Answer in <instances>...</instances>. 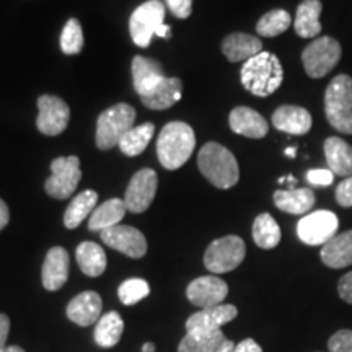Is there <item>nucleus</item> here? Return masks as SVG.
<instances>
[{
	"label": "nucleus",
	"instance_id": "f3484780",
	"mask_svg": "<svg viewBox=\"0 0 352 352\" xmlns=\"http://www.w3.org/2000/svg\"><path fill=\"white\" fill-rule=\"evenodd\" d=\"M101 308H103V302L98 294L94 290H87L69 302L67 316L78 327H90V324L98 323L101 318Z\"/></svg>",
	"mask_w": 352,
	"mask_h": 352
},
{
	"label": "nucleus",
	"instance_id": "a878e982",
	"mask_svg": "<svg viewBox=\"0 0 352 352\" xmlns=\"http://www.w3.org/2000/svg\"><path fill=\"white\" fill-rule=\"evenodd\" d=\"M126 210L124 199L113 197V199L104 201L91 212L90 220H88V228L91 232H103L107 228L120 226L122 217L126 215Z\"/></svg>",
	"mask_w": 352,
	"mask_h": 352
},
{
	"label": "nucleus",
	"instance_id": "412c9836",
	"mask_svg": "<svg viewBox=\"0 0 352 352\" xmlns=\"http://www.w3.org/2000/svg\"><path fill=\"white\" fill-rule=\"evenodd\" d=\"M164 78L165 72L160 63L144 56H135L132 59V82H134V90L138 91L139 96L148 94Z\"/></svg>",
	"mask_w": 352,
	"mask_h": 352
},
{
	"label": "nucleus",
	"instance_id": "a211bd4d",
	"mask_svg": "<svg viewBox=\"0 0 352 352\" xmlns=\"http://www.w3.org/2000/svg\"><path fill=\"white\" fill-rule=\"evenodd\" d=\"M228 124L235 134L250 139H263L270 131V124L254 109L248 107H236L228 116Z\"/></svg>",
	"mask_w": 352,
	"mask_h": 352
},
{
	"label": "nucleus",
	"instance_id": "8fccbe9b",
	"mask_svg": "<svg viewBox=\"0 0 352 352\" xmlns=\"http://www.w3.org/2000/svg\"><path fill=\"white\" fill-rule=\"evenodd\" d=\"M285 155L290 157V158H294V157H296V148H294V147L285 148Z\"/></svg>",
	"mask_w": 352,
	"mask_h": 352
},
{
	"label": "nucleus",
	"instance_id": "1a4fd4ad",
	"mask_svg": "<svg viewBox=\"0 0 352 352\" xmlns=\"http://www.w3.org/2000/svg\"><path fill=\"white\" fill-rule=\"evenodd\" d=\"M165 23V6L160 0H148L135 8L129 20L132 41L139 47H147L157 30Z\"/></svg>",
	"mask_w": 352,
	"mask_h": 352
},
{
	"label": "nucleus",
	"instance_id": "dca6fc26",
	"mask_svg": "<svg viewBox=\"0 0 352 352\" xmlns=\"http://www.w3.org/2000/svg\"><path fill=\"white\" fill-rule=\"evenodd\" d=\"M70 258L63 246H54L47 252L43 263L41 279L46 290H59L69 279Z\"/></svg>",
	"mask_w": 352,
	"mask_h": 352
},
{
	"label": "nucleus",
	"instance_id": "c756f323",
	"mask_svg": "<svg viewBox=\"0 0 352 352\" xmlns=\"http://www.w3.org/2000/svg\"><path fill=\"white\" fill-rule=\"evenodd\" d=\"M122 331H124V321L118 311H108L98 320L95 327V342L100 347L109 349L120 342Z\"/></svg>",
	"mask_w": 352,
	"mask_h": 352
},
{
	"label": "nucleus",
	"instance_id": "6ab92c4d",
	"mask_svg": "<svg viewBox=\"0 0 352 352\" xmlns=\"http://www.w3.org/2000/svg\"><path fill=\"white\" fill-rule=\"evenodd\" d=\"M314 120L311 114L302 107H294V104H284L279 107L272 114V126L277 131L287 132L292 135H303L311 129Z\"/></svg>",
	"mask_w": 352,
	"mask_h": 352
},
{
	"label": "nucleus",
	"instance_id": "de8ad7c7",
	"mask_svg": "<svg viewBox=\"0 0 352 352\" xmlns=\"http://www.w3.org/2000/svg\"><path fill=\"white\" fill-rule=\"evenodd\" d=\"M142 352H155V344H153V342H145Z\"/></svg>",
	"mask_w": 352,
	"mask_h": 352
},
{
	"label": "nucleus",
	"instance_id": "aec40b11",
	"mask_svg": "<svg viewBox=\"0 0 352 352\" xmlns=\"http://www.w3.org/2000/svg\"><path fill=\"white\" fill-rule=\"evenodd\" d=\"M182 95L183 82L178 77H165L148 94L140 96V100L148 109L162 111V109H168L178 103L182 100Z\"/></svg>",
	"mask_w": 352,
	"mask_h": 352
},
{
	"label": "nucleus",
	"instance_id": "79ce46f5",
	"mask_svg": "<svg viewBox=\"0 0 352 352\" xmlns=\"http://www.w3.org/2000/svg\"><path fill=\"white\" fill-rule=\"evenodd\" d=\"M8 333H10V318L7 315L0 314V352L7 347Z\"/></svg>",
	"mask_w": 352,
	"mask_h": 352
},
{
	"label": "nucleus",
	"instance_id": "473e14b6",
	"mask_svg": "<svg viewBox=\"0 0 352 352\" xmlns=\"http://www.w3.org/2000/svg\"><path fill=\"white\" fill-rule=\"evenodd\" d=\"M153 132H155V126L152 122H145V124L134 126L127 132L124 138L121 139V142L118 147L121 148V152L127 157H135L140 155L145 148H147L148 142L153 138Z\"/></svg>",
	"mask_w": 352,
	"mask_h": 352
},
{
	"label": "nucleus",
	"instance_id": "9d476101",
	"mask_svg": "<svg viewBox=\"0 0 352 352\" xmlns=\"http://www.w3.org/2000/svg\"><path fill=\"white\" fill-rule=\"evenodd\" d=\"M340 220L331 210H315L298 220L297 235L305 245L318 246L328 243L338 235Z\"/></svg>",
	"mask_w": 352,
	"mask_h": 352
},
{
	"label": "nucleus",
	"instance_id": "37998d69",
	"mask_svg": "<svg viewBox=\"0 0 352 352\" xmlns=\"http://www.w3.org/2000/svg\"><path fill=\"white\" fill-rule=\"evenodd\" d=\"M233 352H263V349L256 341L252 340V338H246V340H243L235 346Z\"/></svg>",
	"mask_w": 352,
	"mask_h": 352
},
{
	"label": "nucleus",
	"instance_id": "393cba45",
	"mask_svg": "<svg viewBox=\"0 0 352 352\" xmlns=\"http://www.w3.org/2000/svg\"><path fill=\"white\" fill-rule=\"evenodd\" d=\"M324 157L329 170L338 176H352V147L340 138L324 140Z\"/></svg>",
	"mask_w": 352,
	"mask_h": 352
},
{
	"label": "nucleus",
	"instance_id": "cd10ccee",
	"mask_svg": "<svg viewBox=\"0 0 352 352\" xmlns=\"http://www.w3.org/2000/svg\"><path fill=\"white\" fill-rule=\"evenodd\" d=\"M76 258L78 267L88 277H98L107 270V253L95 241H83L78 245Z\"/></svg>",
	"mask_w": 352,
	"mask_h": 352
},
{
	"label": "nucleus",
	"instance_id": "a19ab883",
	"mask_svg": "<svg viewBox=\"0 0 352 352\" xmlns=\"http://www.w3.org/2000/svg\"><path fill=\"white\" fill-rule=\"evenodd\" d=\"M338 292L342 300L352 305V272H347L346 276L341 277L340 284H338Z\"/></svg>",
	"mask_w": 352,
	"mask_h": 352
},
{
	"label": "nucleus",
	"instance_id": "49530a36",
	"mask_svg": "<svg viewBox=\"0 0 352 352\" xmlns=\"http://www.w3.org/2000/svg\"><path fill=\"white\" fill-rule=\"evenodd\" d=\"M233 349H235V344H233L230 340H227L222 346H220V349L217 352H233Z\"/></svg>",
	"mask_w": 352,
	"mask_h": 352
},
{
	"label": "nucleus",
	"instance_id": "7c9ffc66",
	"mask_svg": "<svg viewBox=\"0 0 352 352\" xmlns=\"http://www.w3.org/2000/svg\"><path fill=\"white\" fill-rule=\"evenodd\" d=\"M226 341L222 329L212 333H188L179 342L178 352H217Z\"/></svg>",
	"mask_w": 352,
	"mask_h": 352
},
{
	"label": "nucleus",
	"instance_id": "6e6552de",
	"mask_svg": "<svg viewBox=\"0 0 352 352\" xmlns=\"http://www.w3.org/2000/svg\"><path fill=\"white\" fill-rule=\"evenodd\" d=\"M82 179L78 157H59L51 162V176L44 183L47 196L54 199H67L74 195Z\"/></svg>",
	"mask_w": 352,
	"mask_h": 352
},
{
	"label": "nucleus",
	"instance_id": "ddd939ff",
	"mask_svg": "<svg viewBox=\"0 0 352 352\" xmlns=\"http://www.w3.org/2000/svg\"><path fill=\"white\" fill-rule=\"evenodd\" d=\"M103 243L126 256L139 259L147 253V240L144 233L129 226H114L100 232Z\"/></svg>",
	"mask_w": 352,
	"mask_h": 352
},
{
	"label": "nucleus",
	"instance_id": "4468645a",
	"mask_svg": "<svg viewBox=\"0 0 352 352\" xmlns=\"http://www.w3.org/2000/svg\"><path fill=\"white\" fill-rule=\"evenodd\" d=\"M188 300L199 308L222 305L228 296V285L217 276H202L192 280L186 289Z\"/></svg>",
	"mask_w": 352,
	"mask_h": 352
},
{
	"label": "nucleus",
	"instance_id": "39448f33",
	"mask_svg": "<svg viewBox=\"0 0 352 352\" xmlns=\"http://www.w3.org/2000/svg\"><path fill=\"white\" fill-rule=\"evenodd\" d=\"M135 109L127 103H118L104 109L96 121V147L100 151L120 145L121 139L134 127Z\"/></svg>",
	"mask_w": 352,
	"mask_h": 352
},
{
	"label": "nucleus",
	"instance_id": "e433bc0d",
	"mask_svg": "<svg viewBox=\"0 0 352 352\" xmlns=\"http://www.w3.org/2000/svg\"><path fill=\"white\" fill-rule=\"evenodd\" d=\"M329 352H352V329H341L328 341Z\"/></svg>",
	"mask_w": 352,
	"mask_h": 352
},
{
	"label": "nucleus",
	"instance_id": "c85d7f7f",
	"mask_svg": "<svg viewBox=\"0 0 352 352\" xmlns=\"http://www.w3.org/2000/svg\"><path fill=\"white\" fill-rule=\"evenodd\" d=\"M96 202H98V195L94 189H85L80 195H77L65 209L64 226L70 230L77 228L96 209Z\"/></svg>",
	"mask_w": 352,
	"mask_h": 352
},
{
	"label": "nucleus",
	"instance_id": "7ed1b4c3",
	"mask_svg": "<svg viewBox=\"0 0 352 352\" xmlns=\"http://www.w3.org/2000/svg\"><path fill=\"white\" fill-rule=\"evenodd\" d=\"M197 166L204 178L219 189L233 188L240 179V168L235 155L217 142H208L201 148Z\"/></svg>",
	"mask_w": 352,
	"mask_h": 352
},
{
	"label": "nucleus",
	"instance_id": "2f4dec72",
	"mask_svg": "<svg viewBox=\"0 0 352 352\" xmlns=\"http://www.w3.org/2000/svg\"><path fill=\"white\" fill-rule=\"evenodd\" d=\"M253 240L263 250H272L279 245L280 228L271 214H259L254 219Z\"/></svg>",
	"mask_w": 352,
	"mask_h": 352
},
{
	"label": "nucleus",
	"instance_id": "f8f14e48",
	"mask_svg": "<svg viewBox=\"0 0 352 352\" xmlns=\"http://www.w3.org/2000/svg\"><path fill=\"white\" fill-rule=\"evenodd\" d=\"M38 131L44 135H59L67 129L70 108L63 98L54 95H41L38 98Z\"/></svg>",
	"mask_w": 352,
	"mask_h": 352
},
{
	"label": "nucleus",
	"instance_id": "bb28decb",
	"mask_svg": "<svg viewBox=\"0 0 352 352\" xmlns=\"http://www.w3.org/2000/svg\"><path fill=\"white\" fill-rule=\"evenodd\" d=\"M323 10V3L320 0H303L297 7L294 28L300 38H315L321 33L320 15Z\"/></svg>",
	"mask_w": 352,
	"mask_h": 352
},
{
	"label": "nucleus",
	"instance_id": "58836bf2",
	"mask_svg": "<svg viewBox=\"0 0 352 352\" xmlns=\"http://www.w3.org/2000/svg\"><path fill=\"white\" fill-rule=\"evenodd\" d=\"M336 201L342 208H352V176H347L338 184Z\"/></svg>",
	"mask_w": 352,
	"mask_h": 352
},
{
	"label": "nucleus",
	"instance_id": "0eeeda50",
	"mask_svg": "<svg viewBox=\"0 0 352 352\" xmlns=\"http://www.w3.org/2000/svg\"><path fill=\"white\" fill-rule=\"evenodd\" d=\"M245 254V241L236 235H227L209 245L204 254V264L214 274H223L236 270L243 263Z\"/></svg>",
	"mask_w": 352,
	"mask_h": 352
},
{
	"label": "nucleus",
	"instance_id": "20e7f679",
	"mask_svg": "<svg viewBox=\"0 0 352 352\" xmlns=\"http://www.w3.org/2000/svg\"><path fill=\"white\" fill-rule=\"evenodd\" d=\"M327 120L341 134H352V77H334L324 94Z\"/></svg>",
	"mask_w": 352,
	"mask_h": 352
},
{
	"label": "nucleus",
	"instance_id": "ea45409f",
	"mask_svg": "<svg viewBox=\"0 0 352 352\" xmlns=\"http://www.w3.org/2000/svg\"><path fill=\"white\" fill-rule=\"evenodd\" d=\"M170 12L178 19H188L192 12V0H166Z\"/></svg>",
	"mask_w": 352,
	"mask_h": 352
},
{
	"label": "nucleus",
	"instance_id": "423d86ee",
	"mask_svg": "<svg viewBox=\"0 0 352 352\" xmlns=\"http://www.w3.org/2000/svg\"><path fill=\"white\" fill-rule=\"evenodd\" d=\"M341 54V44L336 39L329 36L316 38L302 52L303 69L310 78H321L336 67Z\"/></svg>",
	"mask_w": 352,
	"mask_h": 352
},
{
	"label": "nucleus",
	"instance_id": "9b49d317",
	"mask_svg": "<svg viewBox=\"0 0 352 352\" xmlns=\"http://www.w3.org/2000/svg\"><path fill=\"white\" fill-rule=\"evenodd\" d=\"M158 188L157 173L152 168H142L131 178L127 184L124 204L129 212L142 214L151 208Z\"/></svg>",
	"mask_w": 352,
	"mask_h": 352
},
{
	"label": "nucleus",
	"instance_id": "a18cd8bd",
	"mask_svg": "<svg viewBox=\"0 0 352 352\" xmlns=\"http://www.w3.org/2000/svg\"><path fill=\"white\" fill-rule=\"evenodd\" d=\"M170 33H171V28H170L168 25H165V23H164V25L160 26V28L157 30V33H155V34H157V36H160V38H170V36H171Z\"/></svg>",
	"mask_w": 352,
	"mask_h": 352
},
{
	"label": "nucleus",
	"instance_id": "b1692460",
	"mask_svg": "<svg viewBox=\"0 0 352 352\" xmlns=\"http://www.w3.org/2000/svg\"><path fill=\"white\" fill-rule=\"evenodd\" d=\"M276 208L283 212L302 215L315 206V192L308 188L279 189L274 192Z\"/></svg>",
	"mask_w": 352,
	"mask_h": 352
},
{
	"label": "nucleus",
	"instance_id": "c9c22d12",
	"mask_svg": "<svg viewBox=\"0 0 352 352\" xmlns=\"http://www.w3.org/2000/svg\"><path fill=\"white\" fill-rule=\"evenodd\" d=\"M148 294H151V287H148L147 280L139 279V277L124 280L118 289V297L124 305H135V303L147 297Z\"/></svg>",
	"mask_w": 352,
	"mask_h": 352
},
{
	"label": "nucleus",
	"instance_id": "72a5a7b5",
	"mask_svg": "<svg viewBox=\"0 0 352 352\" xmlns=\"http://www.w3.org/2000/svg\"><path fill=\"white\" fill-rule=\"evenodd\" d=\"M292 25V16L289 12L283 10V8H276V10L267 12L263 15L256 23L258 34L266 38H274L287 32L289 26Z\"/></svg>",
	"mask_w": 352,
	"mask_h": 352
},
{
	"label": "nucleus",
	"instance_id": "2eb2a0df",
	"mask_svg": "<svg viewBox=\"0 0 352 352\" xmlns=\"http://www.w3.org/2000/svg\"><path fill=\"white\" fill-rule=\"evenodd\" d=\"M239 310L235 305H222L202 308L201 311L191 315L186 321L188 333H212L219 331L223 324L230 323L236 318Z\"/></svg>",
	"mask_w": 352,
	"mask_h": 352
},
{
	"label": "nucleus",
	"instance_id": "c03bdc74",
	"mask_svg": "<svg viewBox=\"0 0 352 352\" xmlns=\"http://www.w3.org/2000/svg\"><path fill=\"white\" fill-rule=\"evenodd\" d=\"M10 222V210H8V206L0 199V232L3 230Z\"/></svg>",
	"mask_w": 352,
	"mask_h": 352
},
{
	"label": "nucleus",
	"instance_id": "5701e85b",
	"mask_svg": "<svg viewBox=\"0 0 352 352\" xmlns=\"http://www.w3.org/2000/svg\"><path fill=\"white\" fill-rule=\"evenodd\" d=\"M222 52L230 63L250 60L263 52L261 39L246 33H232L222 41Z\"/></svg>",
	"mask_w": 352,
	"mask_h": 352
},
{
	"label": "nucleus",
	"instance_id": "f704fd0d",
	"mask_svg": "<svg viewBox=\"0 0 352 352\" xmlns=\"http://www.w3.org/2000/svg\"><path fill=\"white\" fill-rule=\"evenodd\" d=\"M83 30L80 21L70 19L60 33V50L64 54L76 56L83 50Z\"/></svg>",
	"mask_w": 352,
	"mask_h": 352
},
{
	"label": "nucleus",
	"instance_id": "4c0bfd02",
	"mask_svg": "<svg viewBox=\"0 0 352 352\" xmlns=\"http://www.w3.org/2000/svg\"><path fill=\"white\" fill-rule=\"evenodd\" d=\"M307 182L314 186H329L334 182V173L329 168L310 170L307 173Z\"/></svg>",
	"mask_w": 352,
	"mask_h": 352
},
{
	"label": "nucleus",
	"instance_id": "4be33fe9",
	"mask_svg": "<svg viewBox=\"0 0 352 352\" xmlns=\"http://www.w3.org/2000/svg\"><path fill=\"white\" fill-rule=\"evenodd\" d=\"M321 261L331 270H342L352 264V230L334 235L321 248Z\"/></svg>",
	"mask_w": 352,
	"mask_h": 352
},
{
	"label": "nucleus",
	"instance_id": "f257e3e1",
	"mask_svg": "<svg viewBox=\"0 0 352 352\" xmlns=\"http://www.w3.org/2000/svg\"><path fill=\"white\" fill-rule=\"evenodd\" d=\"M284 82V69L280 60L272 52H259L246 60L241 67V85L250 94L266 98L279 90Z\"/></svg>",
	"mask_w": 352,
	"mask_h": 352
},
{
	"label": "nucleus",
	"instance_id": "09e8293b",
	"mask_svg": "<svg viewBox=\"0 0 352 352\" xmlns=\"http://www.w3.org/2000/svg\"><path fill=\"white\" fill-rule=\"evenodd\" d=\"M2 352H25V351L21 349L20 346H8V347H6V349H3Z\"/></svg>",
	"mask_w": 352,
	"mask_h": 352
},
{
	"label": "nucleus",
	"instance_id": "f03ea898",
	"mask_svg": "<svg viewBox=\"0 0 352 352\" xmlns=\"http://www.w3.org/2000/svg\"><path fill=\"white\" fill-rule=\"evenodd\" d=\"M196 147V135L192 127L182 121L164 126L157 139V155L164 168L178 170L186 164Z\"/></svg>",
	"mask_w": 352,
	"mask_h": 352
}]
</instances>
